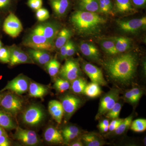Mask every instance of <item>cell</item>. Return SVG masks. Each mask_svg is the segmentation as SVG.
<instances>
[{
  "label": "cell",
  "mask_w": 146,
  "mask_h": 146,
  "mask_svg": "<svg viewBox=\"0 0 146 146\" xmlns=\"http://www.w3.org/2000/svg\"><path fill=\"white\" fill-rule=\"evenodd\" d=\"M138 64L137 55L129 52L108 58L104 63V66L112 81L125 85L135 77Z\"/></svg>",
  "instance_id": "obj_1"
},
{
  "label": "cell",
  "mask_w": 146,
  "mask_h": 146,
  "mask_svg": "<svg viewBox=\"0 0 146 146\" xmlns=\"http://www.w3.org/2000/svg\"><path fill=\"white\" fill-rule=\"evenodd\" d=\"M70 21L79 34L89 36L98 34L106 20L98 13L79 10L72 14Z\"/></svg>",
  "instance_id": "obj_2"
},
{
  "label": "cell",
  "mask_w": 146,
  "mask_h": 146,
  "mask_svg": "<svg viewBox=\"0 0 146 146\" xmlns=\"http://www.w3.org/2000/svg\"><path fill=\"white\" fill-rule=\"evenodd\" d=\"M25 46L33 49L52 51L54 50L53 42H50L44 36L31 33L24 41Z\"/></svg>",
  "instance_id": "obj_3"
},
{
  "label": "cell",
  "mask_w": 146,
  "mask_h": 146,
  "mask_svg": "<svg viewBox=\"0 0 146 146\" xmlns=\"http://www.w3.org/2000/svg\"><path fill=\"white\" fill-rule=\"evenodd\" d=\"M120 92L119 89H113L103 96L100 101L99 107L96 118L98 119L105 115L112 109L115 104L119 100Z\"/></svg>",
  "instance_id": "obj_4"
},
{
  "label": "cell",
  "mask_w": 146,
  "mask_h": 146,
  "mask_svg": "<svg viewBox=\"0 0 146 146\" xmlns=\"http://www.w3.org/2000/svg\"><path fill=\"white\" fill-rule=\"evenodd\" d=\"M23 103V101L19 97L14 94H8L3 97L0 106L5 111L15 115L22 109Z\"/></svg>",
  "instance_id": "obj_5"
},
{
  "label": "cell",
  "mask_w": 146,
  "mask_h": 146,
  "mask_svg": "<svg viewBox=\"0 0 146 146\" xmlns=\"http://www.w3.org/2000/svg\"><path fill=\"white\" fill-rule=\"evenodd\" d=\"M80 74L81 70L79 64L74 59L66 60L59 71L61 78L71 82L79 77Z\"/></svg>",
  "instance_id": "obj_6"
},
{
  "label": "cell",
  "mask_w": 146,
  "mask_h": 146,
  "mask_svg": "<svg viewBox=\"0 0 146 146\" xmlns=\"http://www.w3.org/2000/svg\"><path fill=\"white\" fill-rule=\"evenodd\" d=\"M4 31L13 38L19 36L23 30V27L20 20L11 12L6 18L3 25Z\"/></svg>",
  "instance_id": "obj_7"
},
{
  "label": "cell",
  "mask_w": 146,
  "mask_h": 146,
  "mask_svg": "<svg viewBox=\"0 0 146 146\" xmlns=\"http://www.w3.org/2000/svg\"><path fill=\"white\" fill-rule=\"evenodd\" d=\"M44 113L42 108L36 105L29 106L24 112L22 118L23 122L30 126L38 125L42 121Z\"/></svg>",
  "instance_id": "obj_8"
},
{
  "label": "cell",
  "mask_w": 146,
  "mask_h": 146,
  "mask_svg": "<svg viewBox=\"0 0 146 146\" xmlns=\"http://www.w3.org/2000/svg\"><path fill=\"white\" fill-rule=\"evenodd\" d=\"M117 23L119 28L123 31L135 33L146 27V18L144 17L127 21L118 20Z\"/></svg>",
  "instance_id": "obj_9"
},
{
  "label": "cell",
  "mask_w": 146,
  "mask_h": 146,
  "mask_svg": "<svg viewBox=\"0 0 146 146\" xmlns=\"http://www.w3.org/2000/svg\"><path fill=\"white\" fill-rule=\"evenodd\" d=\"M61 103L65 118L69 119L81 106L82 101L72 95H66L62 98Z\"/></svg>",
  "instance_id": "obj_10"
},
{
  "label": "cell",
  "mask_w": 146,
  "mask_h": 146,
  "mask_svg": "<svg viewBox=\"0 0 146 146\" xmlns=\"http://www.w3.org/2000/svg\"><path fill=\"white\" fill-rule=\"evenodd\" d=\"M59 32V27L53 23L41 24L37 26L32 33L44 36L50 42H53Z\"/></svg>",
  "instance_id": "obj_11"
},
{
  "label": "cell",
  "mask_w": 146,
  "mask_h": 146,
  "mask_svg": "<svg viewBox=\"0 0 146 146\" xmlns=\"http://www.w3.org/2000/svg\"><path fill=\"white\" fill-rule=\"evenodd\" d=\"M14 136L16 139L27 145H35L39 142L37 134L33 130L18 127L16 128Z\"/></svg>",
  "instance_id": "obj_12"
},
{
  "label": "cell",
  "mask_w": 146,
  "mask_h": 146,
  "mask_svg": "<svg viewBox=\"0 0 146 146\" xmlns=\"http://www.w3.org/2000/svg\"><path fill=\"white\" fill-rule=\"evenodd\" d=\"M82 67L83 71L92 82L96 83L102 86H106L107 84L102 72L99 68L88 63H84Z\"/></svg>",
  "instance_id": "obj_13"
},
{
  "label": "cell",
  "mask_w": 146,
  "mask_h": 146,
  "mask_svg": "<svg viewBox=\"0 0 146 146\" xmlns=\"http://www.w3.org/2000/svg\"><path fill=\"white\" fill-rule=\"evenodd\" d=\"M28 80L24 76H18L7 83V85L1 91L9 90L13 91L18 95L25 94L28 90Z\"/></svg>",
  "instance_id": "obj_14"
},
{
  "label": "cell",
  "mask_w": 146,
  "mask_h": 146,
  "mask_svg": "<svg viewBox=\"0 0 146 146\" xmlns=\"http://www.w3.org/2000/svg\"><path fill=\"white\" fill-rule=\"evenodd\" d=\"M9 49L10 52L9 63L11 66L23 63H31V59L28 55L16 46L13 45Z\"/></svg>",
  "instance_id": "obj_15"
},
{
  "label": "cell",
  "mask_w": 146,
  "mask_h": 146,
  "mask_svg": "<svg viewBox=\"0 0 146 146\" xmlns=\"http://www.w3.org/2000/svg\"><path fill=\"white\" fill-rule=\"evenodd\" d=\"M80 48L82 54L87 58L96 61L100 60L99 51L94 44L90 42H82Z\"/></svg>",
  "instance_id": "obj_16"
},
{
  "label": "cell",
  "mask_w": 146,
  "mask_h": 146,
  "mask_svg": "<svg viewBox=\"0 0 146 146\" xmlns=\"http://www.w3.org/2000/svg\"><path fill=\"white\" fill-rule=\"evenodd\" d=\"M48 110L55 121L58 124H60L64 115V111L61 102L55 100L50 101L48 104Z\"/></svg>",
  "instance_id": "obj_17"
},
{
  "label": "cell",
  "mask_w": 146,
  "mask_h": 146,
  "mask_svg": "<svg viewBox=\"0 0 146 146\" xmlns=\"http://www.w3.org/2000/svg\"><path fill=\"white\" fill-rule=\"evenodd\" d=\"M50 3L55 14L59 17L65 15L70 5V0H50Z\"/></svg>",
  "instance_id": "obj_18"
},
{
  "label": "cell",
  "mask_w": 146,
  "mask_h": 146,
  "mask_svg": "<svg viewBox=\"0 0 146 146\" xmlns=\"http://www.w3.org/2000/svg\"><path fill=\"white\" fill-rule=\"evenodd\" d=\"M28 52L31 58L40 65H46L51 59L47 51L30 48Z\"/></svg>",
  "instance_id": "obj_19"
},
{
  "label": "cell",
  "mask_w": 146,
  "mask_h": 146,
  "mask_svg": "<svg viewBox=\"0 0 146 146\" xmlns=\"http://www.w3.org/2000/svg\"><path fill=\"white\" fill-rule=\"evenodd\" d=\"M44 137L47 142L51 143L62 144L64 142L62 134L53 127H49L46 129Z\"/></svg>",
  "instance_id": "obj_20"
},
{
  "label": "cell",
  "mask_w": 146,
  "mask_h": 146,
  "mask_svg": "<svg viewBox=\"0 0 146 146\" xmlns=\"http://www.w3.org/2000/svg\"><path fill=\"white\" fill-rule=\"evenodd\" d=\"M78 5L80 10L100 13L98 0H79Z\"/></svg>",
  "instance_id": "obj_21"
},
{
  "label": "cell",
  "mask_w": 146,
  "mask_h": 146,
  "mask_svg": "<svg viewBox=\"0 0 146 146\" xmlns=\"http://www.w3.org/2000/svg\"><path fill=\"white\" fill-rule=\"evenodd\" d=\"M81 139L86 146H101L105 144L104 141L96 133H89L82 135Z\"/></svg>",
  "instance_id": "obj_22"
},
{
  "label": "cell",
  "mask_w": 146,
  "mask_h": 146,
  "mask_svg": "<svg viewBox=\"0 0 146 146\" xmlns=\"http://www.w3.org/2000/svg\"><path fill=\"white\" fill-rule=\"evenodd\" d=\"M115 42V48L118 54L125 52L131 48L132 44L131 39L127 37H115L112 38Z\"/></svg>",
  "instance_id": "obj_23"
},
{
  "label": "cell",
  "mask_w": 146,
  "mask_h": 146,
  "mask_svg": "<svg viewBox=\"0 0 146 146\" xmlns=\"http://www.w3.org/2000/svg\"><path fill=\"white\" fill-rule=\"evenodd\" d=\"M29 94L31 97L42 98L48 92L45 86L35 82H31L29 85Z\"/></svg>",
  "instance_id": "obj_24"
},
{
  "label": "cell",
  "mask_w": 146,
  "mask_h": 146,
  "mask_svg": "<svg viewBox=\"0 0 146 146\" xmlns=\"http://www.w3.org/2000/svg\"><path fill=\"white\" fill-rule=\"evenodd\" d=\"M72 35V32L70 30L66 28L62 29L58 33L56 38L55 46L58 49H60L61 47L70 40Z\"/></svg>",
  "instance_id": "obj_25"
},
{
  "label": "cell",
  "mask_w": 146,
  "mask_h": 146,
  "mask_svg": "<svg viewBox=\"0 0 146 146\" xmlns=\"http://www.w3.org/2000/svg\"><path fill=\"white\" fill-rule=\"evenodd\" d=\"M115 7L119 13H128L134 10L131 0H115Z\"/></svg>",
  "instance_id": "obj_26"
},
{
  "label": "cell",
  "mask_w": 146,
  "mask_h": 146,
  "mask_svg": "<svg viewBox=\"0 0 146 146\" xmlns=\"http://www.w3.org/2000/svg\"><path fill=\"white\" fill-rule=\"evenodd\" d=\"M102 93V91L99 84L94 82L87 84L84 91V94L86 96L91 98L98 97Z\"/></svg>",
  "instance_id": "obj_27"
},
{
  "label": "cell",
  "mask_w": 146,
  "mask_h": 146,
  "mask_svg": "<svg viewBox=\"0 0 146 146\" xmlns=\"http://www.w3.org/2000/svg\"><path fill=\"white\" fill-rule=\"evenodd\" d=\"M87 84L85 79L78 77L72 82L70 84L71 89L75 94H84V91Z\"/></svg>",
  "instance_id": "obj_28"
},
{
  "label": "cell",
  "mask_w": 146,
  "mask_h": 146,
  "mask_svg": "<svg viewBox=\"0 0 146 146\" xmlns=\"http://www.w3.org/2000/svg\"><path fill=\"white\" fill-rule=\"evenodd\" d=\"M143 94V91L141 89L134 88L126 92L124 97L127 101L131 104H135L140 100Z\"/></svg>",
  "instance_id": "obj_29"
},
{
  "label": "cell",
  "mask_w": 146,
  "mask_h": 146,
  "mask_svg": "<svg viewBox=\"0 0 146 146\" xmlns=\"http://www.w3.org/2000/svg\"><path fill=\"white\" fill-rule=\"evenodd\" d=\"M0 126L7 130H11L16 127V125L10 116L1 110H0Z\"/></svg>",
  "instance_id": "obj_30"
},
{
  "label": "cell",
  "mask_w": 146,
  "mask_h": 146,
  "mask_svg": "<svg viewBox=\"0 0 146 146\" xmlns=\"http://www.w3.org/2000/svg\"><path fill=\"white\" fill-rule=\"evenodd\" d=\"M100 45L102 49L106 53L112 55L118 54L115 48V42L112 39L102 40Z\"/></svg>",
  "instance_id": "obj_31"
},
{
  "label": "cell",
  "mask_w": 146,
  "mask_h": 146,
  "mask_svg": "<svg viewBox=\"0 0 146 146\" xmlns=\"http://www.w3.org/2000/svg\"><path fill=\"white\" fill-rule=\"evenodd\" d=\"M46 65L47 70L51 76H55L59 72L60 63L56 59H51Z\"/></svg>",
  "instance_id": "obj_32"
},
{
  "label": "cell",
  "mask_w": 146,
  "mask_h": 146,
  "mask_svg": "<svg viewBox=\"0 0 146 146\" xmlns=\"http://www.w3.org/2000/svg\"><path fill=\"white\" fill-rule=\"evenodd\" d=\"M132 118V116H130L123 119L119 126L113 131H114V133L116 135H119L124 133L131 125Z\"/></svg>",
  "instance_id": "obj_33"
},
{
  "label": "cell",
  "mask_w": 146,
  "mask_h": 146,
  "mask_svg": "<svg viewBox=\"0 0 146 146\" xmlns=\"http://www.w3.org/2000/svg\"><path fill=\"white\" fill-rule=\"evenodd\" d=\"M54 86L58 91L63 93L70 87V82L64 79L58 78L56 80Z\"/></svg>",
  "instance_id": "obj_34"
},
{
  "label": "cell",
  "mask_w": 146,
  "mask_h": 146,
  "mask_svg": "<svg viewBox=\"0 0 146 146\" xmlns=\"http://www.w3.org/2000/svg\"><path fill=\"white\" fill-rule=\"evenodd\" d=\"M131 129L136 132H143L146 129V119H137L131 123Z\"/></svg>",
  "instance_id": "obj_35"
},
{
  "label": "cell",
  "mask_w": 146,
  "mask_h": 146,
  "mask_svg": "<svg viewBox=\"0 0 146 146\" xmlns=\"http://www.w3.org/2000/svg\"><path fill=\"white\" fill-rule=\"evenodd\" d=\"M122 108V104L117 102L112 109L106 113V117L108 119H114L118 118Z\"/></svg>",
  "instance_id": "obj_36"
},
{
  "label": "cell",
  "mask_w": 146,
  "mask_h": 146,
  "mask_svg": "<svg viewBox=\"0 0 146 146\" xmlns=\"http://www.w3.org/2000/svg\"><path fill=\"white\" fill-rule=\"evenodd\" d=\"M36 16L38 21L44 22L50 18V14L47 9L41 8L36 11Z\"/></svg>",
  "instance_id": "obj_37"
},
{
  "label": "cell",
  "mask_w": 146,
  "mask_h": 146,
  "mask_svg": "<svg viewBox=\"0 0 146 146\" xmlns=\"http://www.w3.org/2000/svg\"><path fill=\"white\" fill-rule=\"evenodd\" d=\"M10 52L9 49L6 48H0V61L3 63L10 62Z\"/></svg>",
  "instance_id": "obj_38"
},
{
  "label": "cell",
  "mask_w": 146,
  "mask_h": 146,
  "mask_svg": "<svg viewBox=\"0 0 146 146\" xmlns=\"http://www.w3.org/2000/svg\"><path fill=\"white\" fill-rule=\"evenodd\" d=\"M42 0H28L27 2V5L32 9L35 11L42 8Z\"/></svg>",
  "instance_id": "obj_39"
},
{
  "label": "cell",
  "mask_w": 146,
  "mask_h": 146,
  "mask_svg": "<svg viewBox=\"0 0 146 146\" xmlns=\"http://www.w3.org/2000/svg\"><path fill=\"white\" fill-rule=\"evenodd\" d=\"M62 134L63 133H76L80 134V131L78 127L75 126H69L63 129L62 131Z\"/></svg>",
  "instance_id": "obj_40"
},
{
  "label": "cell",
  "mask_w": 146,
  "mask_h": 146,
  "mask_svg": "<svg viewBox=\"0 0 146 146\" xmlns=\"http://www.w3.org/2000/svg\"><path fill=\"white\" fill-rule=\"evenodd\" d=\"M76 51L75 45L71 40L68 41V46L67 52V58L70 57L75 54Z\"/></svg>",
  "instance_id": "obj_41"
},
{
  "label": "cell",
  "mask_w": 146,
  "mask_h": 146,
  "mask_svg": "<svg viewBox=\"0 0 146 146\" xmlns=\"http://www.w3.org/2000/svg\"><path fill=\"white\" fill-rule=\"evenodd\" d=\"M123 120V119H118V118L113 119L111 123L109 124L108 131H114L119 126L120 123L122 122Z\"/></svg>",
  "instance_id": "obj_42"
},
{
  "label": "cell",
  "mask_w": 146,
  "mask_h": 146,
  "mask_svg": "<svg viewBox=\"0 0 146 146\" xmlns=\"http://www.w3.org/2000/svg\"><path fill=\"white\" fill-rule=\"evenodd\" d=\"M11 145V142L6 133L0 136V146Z\"/></svg>",
  "instance_id": "obj_43"
},
{
  "label": "cell",
  "mask_w": 146,
  "mask_h": 146,
  "mask_svg": "<svg viewBox=\"0 0 146 146\" xmlns=\"http://www.w3.org/2000/svg\"><path fill=\"white\" fill-rule=\"evenodd\" d=\"M64 141L66 143H69L70 141H72L79 135V134L76 133H63L62 134Z\"/></svg>",
  "instance_id": "obj_44"
},
{
  "label": "cell",
  "mask_w": 146,
  "mask_h": 146,
  "mask_svg": "<svg viewBox=\"0 0 146 146\" xmlns=\"http://www.w3.org/2000/svg\"><path fill=\"white\" fill-rule=\"evenodd\" d=\"M68 46V41L60 48V57L61 59L67 58V52Z\"/></svg>",
  "instance_id": "obj_45"
},
{
  "label": "cell",
  "mask_w": 146,
  "mask_h": 146,
  "mask_svg": "<svg viewBox=\"0 0 146 146\" xmlns=\"http://www.w3.org/2000/svg\"><path fill=\"white\" fill-rule=\"evenodd\" d=\"M132 4L137 7H142L145 5L146 0H131Z\"/></svg>",
  "instance_id": "obj_46"
},
{
  "label": "cell",
  "mask_w": 146,
  "mask_h": 146,
  "mask_svg": "<svg viewBox=\"0 0 146 146\" xmlns=\"http://www.w3.org/2000/svg\"><path fill=\"white\" fill-rule=\"evenodd\" d=\"M11 0H0V9L7 8L10 5Z\"/></svg>",
  "instance_id": "obj_47"
},
{
  "label": "cell",
  "mask_w": 146,
  "mask_h": 146,
  "mask_svg": "<svg viewBox=\"0 0 146 146\" xmlns=\"http://www.w3.org/2000/svg\"><path fill=\"white\" fill-rule=\"evenodd\" d=\"M104 1L109 14H112V11L113 6L111 0H104Z\"/></svg>",
  "instance_id": "obj_48"
},
{
  "label": "cell",
  "mask_w": 146,
  "mask_h": 146,
  "mask_svg": "<svg viewBox=\"0 0 146 146\" xmlns=\"http://www.w3.org/2000/svg\"><path fill=\"white\" fill-rule=\"evenodd\" d=\"M109 121L108 119L102 120L99 124V127H109Z\"/></svg>",
  "instance_id": "obj_49"
},
{
  "label": "cell",
  "mask_w": 146,
  "mask_h": 146,
  "mask_svg": "<svg viewBox=\"0 0 146 146\" xmlns=\"http://www.w3.org/2000/svg\"><path fill=\"white\" fill-rule=\"evenodd\" d=\"M69 145L71 146H82L84 145V144L81 141L78 140V141H74V142L71 143Z\"/></svg>",
  "instance_id": "obj_50"
},
{
  "label": "cell",
  "mask_w": 146,
  "mask_h": 146,
  "mask_svg": "<svg viewBox=\"0 0 146 146\" xmlns=\"http://www.w3.org/2000/svg\"><path fill=\"white\" fill-rule=\"evenodd\" d=\"M99 127L100 130L102 132H103V133L107 132L108 131V130H109L108 127Z\"/></svg>",
  "instance_id": "obj_51"
},
{
  "label": "cell",
  "mask_w": 146,
  "mask_h": 146,
  "mask_svg": "<svg viewBox=\"0 0 146 146\" xmlns=\"http://www.w3.org/2000/svg\"><path fill=\"white\" fill-rule=\"evenodd\" d=\"M5 133H6L5 131L4 130V129L3 127H1L0 126V136Z\"/></svg>",
  "instance_id": "obj_52"
},
{
  "label": "cell",
  "mask_w": 146,
  "mask_h": 146,
  "mask_svg": "<svg viewBox=\"0 0 146 146\" xmlns=\"http://www.w3.org/2000/svg\"><path fill=\"white\" fill-rule=\"evenodd\" d=\"M144 143L145 145H146V137L144 138Z\"/></svg>",
  "instance_id": "obj_53"
},
{
  "label": "cell",
  "mask_w": 146,
  "mask_h": 146,
  "mask_svg": "<svg viewBox=\"0 0 146 146\" xmlns=\"http://www.w3.org/2000/svg\"><path fill=\"white\" fill-rule=\"evenodd\" d=\"M3 97V95H2L1 94H0V102H1V100L2 98Z\"/></svg>",
  "instance_id": "obj_54"
},
{
  "label": "cell",
  "mask_w": 146,
  "mask_h": 146,
  "mask_svg": "<svg viewBox=\"0 0 146 146\" xmlns=\"http://www.w3.org/2000/svg\"><path fill=\"white\" fill-rule=\"evenodd\" d=\"M2 47V42H1V40H0V48H1Z\"/></svg>",
  "instance_id": "obj_55"
}]
</instances>
